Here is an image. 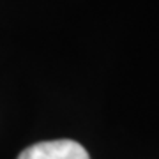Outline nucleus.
Here are the masks:
<instances>
[{
    "instance_id": "nucleus-1",
    "label": "nucleus",
    "mask_w": 159,
    "mask_h": 159,
    "mask_svg": "<svg viewBox=\"0 0 159 159\" xmlns=\"http://www.w3.org/2000/svg\"><path fill=\"white\" fill-rule=\"evenodd\" d=\"M18 159H90V156L74 140H50L27 147Z\"/></svg>"
}]
</instances>
